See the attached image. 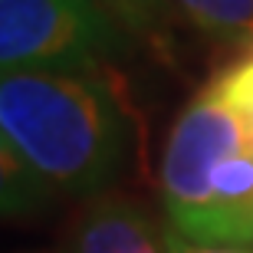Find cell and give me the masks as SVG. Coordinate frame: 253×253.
I'll list each match as a JSON object with an SVG mask.
<instances>
[{
	"label": "cell",
	"instance_id": "2",
	"mask_svg": "<svg viewBox=\"0 0 253 253\" xmlns=\"http://www.w3.org/2000/svg\"><path fill=\"white\" fill-rule=\"evenodd\" d=\"M165 214L201 244H253V128L214 85L184 105L161 158Z\"/></svg>",
	"mask_w": 253,
	"mask_h": 253
},
{
	"label": "cell",
	"instance_id": "4",
	"mask_svg": "<svg viewBox=\"0 0 253 253\" xmlns=\"http://www.w3.org/2000/svg\"><path fill=\"white\" fill-rule=\"evenodd\" d=\"M69 253H168V230L125 194H99L76 214Z\"/></svg>",
	"mask_w": 253,
	"mask_h": 253
},
{
	"label": "cell",
	"instance_id": "6",
	"mask_svg": "<svg viewBox=\"0 0 253 253\" xmlns=\"http://www.w3.org/2000/svg\"><path fill=\"white\" fill-rule=\"evenodd\" d=\"M92 3L102 13H109L122 33L148 40L158 37L161 20L168 17V0H92Z\"/></svg>",
	"mask_w": 253,
	"mask_h": 253
},
{
	"label": "cell",
	"instance_id": "5",
	"mask_svg": "<svg viewBox=\"0 0 253 253\" xmlns=\"http://www.w3.org/2000/svg\"><path fill=\"white\" fill-rule=\"evenodd\" d=\"M188 23L227 46L253 53V0H171Z\"/></svg>",
	"mask_w": 253,
	"mask_h": 253
},
{
	"label": "cell",
	"instance_id": "1",
	"mask_svg": "<svg viewBox=\"0 0 253 253\" xmlns=\"http://www.w3.org/2000/svg\"><path fill=\"white\" fill-rule=\"evenodd\" d=\"M7 211L53 197H99L128 158L119 99L92 73L17 69L0 83Z\"/></svg>",
	"mask_w": 253,
	"mask_h": 253
},
{
	"label": "cell",
	"instance_id": "7",
	"mask_svg": "<svg viewBox=\"0 0 253 253\" xmlns=\"http://www.w3.org/2000/svg\"><path fill=\"white\" fill-rule=\"evenodd\" d=\"M211 85L244 115L247 122H250V128H253V53L240 56L234 66H227Z\"/></svg>",
	"mask_w": 253,
	"mask_h": 253
},
{
	"label": "cell",
	"instance_id": "8",
	"mask_svg": "<svg viewBox=\"0 0 253 253\" xmlns=\"http://www.w3.org/2000/svg\"><path fill=\"white\" fill-rule=\"evenodd\" d=\"M168 253H253V244H201L168 227Z\"/></svg>",
	"mask_w": 253,
	"mask_h": 253
},
{
	"label": "cell",
	"instance_id": "3",
	"mask_svg": "<svg viewBox=\"0 0 253 253\" xmlns=\"http://www.w3.org/2000/svg\"><path fill=\"white\" fill-rule=\"evenodd\" d=\"M119 46V23L92 0H0L3 73H92Z\"/></svg>",
	"mask_w": 253,
	"mask_h": 253
}]
</instances>
